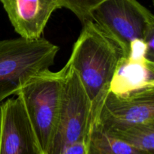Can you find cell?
I'll return each instance as SVG.
<instances>
[{
  "label": "cell",
  "instance_id": "obj_4",
  "mask_svg": "<svg viewBox=\"0 0 154 154\" xmlns=\"http://www.w3.org/2000/svg\"><path fill=\"white\" fill-rule=\"evenodd\" d=\"M92 22L120 49L129 55L132 42H144L154 31V16L135 0H101L91 13Z\"/></svg>",
  "mask_w": 154,
  "mask_h": 154
},
{
  "label": "cell",
  "instance_id": "obj_6",
  "mask_svg": "<svg viewBox=\"0 0 154 154\" xmlns=\"http://www.w3.org/2000/svg\"><path fill=\"white\" fill-rule=\"evenodd\" d=\"M92 119L104 129L154 123V87L122 96L108 92Z\"/></svg>",
  "mask_w": 154,
  "mask_h": 154
},
{
  "label": "cell",
  "instance_id": "obj_13",
  "mask_svg": "<svg viewBox=\"0 0 154 154\" xmlns=\"http://www.w3.org/2000/svg\"><path fill=\"white\" fill-rule=\"evenodd\" d=\"M62 154H87V141H80L64 149Z\"/></svg>",
  "mask_w": 154,
  "mask_h": 154
},
{
  "label": "cell",
  "instance_id": "obj_9",
  "mask_svg": "<svg viewBox=\"0 0 154 154\" xmlns=\"http://www.w3.org/2000/svg\"><path fill=\"white\" fill-rule=\"evenodd\" d=\"M14 31L28 41L40 39L60 0H1Z\"/></svg>",
  "mask_w": 154,
  "mask_h": 154
},
{
  "label": "cell",
  "instance_id": "obj_11",
  "mask_svg": "<svg viewBox=\"0 0 154 154\" xmlns=\"http://www.w3.org/2000/svg\"><path fill=\"white\" fill-rule=\"evenodd\" d=\"M102 129L133 148L147 154H154V123Z\"/></svg>",
  "mask_w": 154,
  "mask_h": 154
},
{
  "label": "cell",
  "instance_id": "obj_7",
  "mask_svg": "<svg viewBox=\"0 0 154 154\" xmlns=\"http://www.w3.org/2000/svg\"><path fill=\"white\" fill-rule=\"evenodd\" d=\"M0 154H42L18 97L8 99L0 105Z\"/></svg>",
  "mask_w": 154,
  "mask_h": 154
},
{
  "label": "cell",
  "instance_id": "obj_12",
  "mask_svg": "<svg viewBox=\"0 0 154 154\" xmlns=\"http://www.w3.org/2000/svg\"><path fill=\"white\" fill-rule=\"evenodd\" d=\"M101 0H60L62 8L73 12L84 25L92 21L91 13Z\"/></svg>",
  "mask_w": 154,
  "mask_h": 154
},
{
  "label": "cell",
  "instance_id": "obj_2",
  "mask_svg": "<svg viewBox=\"0 0 154 154\" xmlns=\"http://www.w3.org/2000/svg\"><path fill=\"white\" fill-rule=\"evenodd\" d=\"M59 50L44 38L0 41V104L35 75L49 70Z\"/></svg>",
  "mask_w": 154,
  "mask_h": 154
},
{
  "label": "cell",
  "instance_id": "obj_1",
  "mask_svg": "<svg viewBox=\"0 0 154 154\" xmlns=\"http://www.w3.org/2000/svg\"><path fill=\"white\" fill-rule=\"evenodd\" d=\"M122 57L117 45L92 21L83 25L66 66L78 74L91 103L92 116L109 90Z\"/></svg>",
  "mask_w": 154,
  "mask_h": 154
},
{
  "label": "cell",
  "instance_id": "obj_5",
  "mask_svg": "<svg viewBox=\"0 0 154 154\" xmlns=\"http://www.w3.org/2000/svg\"><path fill=\"white\" fill-rule=\"evenodd\" d=\"M67 67L61 107L55 130L45 154H62L68 146L87 140L92 106L75 70Z\"/></svg>",
  "mask_w": 154,
  "mask_h": 154
},
{
  "label": "cell",
  "instance_id": "obj_3",
  "mask_svg": "<svg viewBox=\"0 0 154 154\" xmlns=\"http://www.w3.org/2000/svg\"><path fill=\"white\" fill-rule=\"evenodd\" d=\"M66 72L65 66L57 72L49 69L38 74L15 94L23 105L42 154L46 153L55 130Z\"/></svg>",
  "mask_w": 154,
  "mask_h": 154
},
{
  "label": "cell",
  "instance_id": "obj_10",
  "mask_svg": "<svg viewBox=\"0 0 154 154\" xmlns=\"http://www.w3.org/2000/svg\"><path fill=\"white\" fill-rule=\"evenodd\" d=\"M86 141L87 154H147L111 136L93 119Z\"/></svg>",
  "mask_w": 154,
  "mask_h": 154
},
{
  "label": "cell",
  "instance_id": "obj_8",
  "mask_svg": "<svg viewBox=\"0 0 154 154\" xmlns=\"http://www.w3.org/2000/svg\"><path fill=\"white\" fill-rule=\"evenodd\" d=\"M145 55V43L140 40L132 42L129 55L118 61L108 92L122 96L154 87V63Z\"/></svg>",
  "mask_w": 154,
  "mask_h": 154
}]
</instances>
